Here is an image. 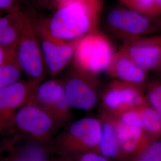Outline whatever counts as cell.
Segmentation results:
<instances>
[{
  "label": "cell",
  "instance_id": "30",
  "mask_svg": "<svg viewBox=\"0 0 161 161\" xmlns=\"http://www.w3.org/2000/svg\"><path fill=\"white\" fill-rule=\"evenodd\" d=\"M158 70H159V72H160V73H161V66H160V67H159V69H158Z\"/></svg>",
  "mask_w": 161,
  "mask_h": 161
},
{
  "label": "cell",
  "instance_id": "17",
  "mask_svg": "<svg viewBox=\"0 0 161 161\" xmlns=\"http://www.w3.org/2000/svg\"><path fill=\"white\" fill-rule=\"evenodd\" d=\"M18 11L12 12L8 23L0 31V46L11 51H16L20 37Z\"/></svg>",
  "mask_w": 161,
  "mask_h": 161
},
{
  "label": "cell",
  "instance_id": "29",
  "mask_svg": "<svg viewBox=\"0 0 161 161\" xmlns=\"http://www.w3.org/2000/svg\"><path fill=\"white\" fill-rule=\"evenodd\" d=\"M53 161H71L68 159H59V160H53Z\"/></svg>",
  "mask_w": 161,
  "mask_h": 161
},
{
  "label": "cell",
  "instance_id": "9",
  "mask_svg": "<svg viewBox=\"0 0 161 161\" xmlns=\"http://www.w3.org/2000/svg\"><path fill=\"white\" fill-rule=\"evenodd\" d=\"M150 17L128 8H116L107 16L110 29L128 40L143 37L161 28V23Z\"/></svg>",
  "mask_w": 161,
  "mask_h": 161
},
{
  "label": "cell",
  "instance_id": "28",
  "mask_svg": "<svg viewBox=\"0 0 161 161\" xmlns=\"http://www.w3.org/2000/svg\"><path fill=\"white\" fill-rule=\"evenodd\" d=\"M155 1L158 7L160 8V10H161V0H155Z\"/></svg>",
  "mask_w": 161,
  "mask_h": 161
},
{
  "label": "cell",
  "instance_id": "23",
  "mask_svg": "<svg viewBox=\"0 0 161 161\" xmlns=\"http://www.w3.org/2000/svg\"><path fill=\"white\" fill-rule=\"evenodd\" d=\"M139 108L140 107L126 110L112 116L125 124L143 128V123Z\"/></svg>",
  "mask_w": 161,
  "mask_h": 161
},
{
  "label": "cell",
  "instance_id": "7",
  "mask_svg": "<svg viewBox=\"0 0 161 161\" xmlns=\"http://www.w3.org/2000/svg\"><path fill=\"white\" fill-rule=\"evenodd\" d=\"M100 99L101 112L111 116L147 103L144 88L115 80L105 87Z\"/></svg>",
  "mask_w": 161,
  "mask_h": 161
},
{
  "label": "cell",
  "instance_id": "18",
  "mask_svg": "<svg viewBox=\"0 0 161 161\" xmlns=\"http://www.w3.org/2000/svg\"><path fill=\"white\" fill-rule=\"evenodd\" d=\"M143 128L153 138L161 137V116L147 103L139 108Z\"/></svg>",
  "mask_w": 161,
  "mask_h": 161
},
{
  "label": "cell",
  "instance_id": "31",
  "mask_svg": "<svg viewBox=\"0 0 161 161\" xmlns=\"http://www.w3.org/2000/svg\"><path fill=\"white\" fill-rule=\"evenodd\" d=\"M40 1H41V0H40Z\"/></svg>",
  "mask_w": 161,
  "mask_h": 161
},
{
  "label": "cell",
  "instance_id": "15",
  "mask_svg": "<svg viewBox=\"0 0 161 161\" xmlns=\"http://www.w3.org/2000/svg\"><path fill=\"white\" fill-rule=\"evenodd\" d=\"M106 72L110 78L145 88L147 75L126 53L120 49L116 52Z\"/></svg>",
  "mask_w": 161,
  "mask_h": 161
},
{
  "label": "cell",
  "instance_id": "10",
  "mask_svg": "<svg viewBox=\"0 0 161 161\" xmlns=\"http://www.w3.org/2000/svg\"><path fill=\"white\" fill-rule=\"evenodd\" d=\"M61 81L72 109L90 111L97 106L100 99L97 78L74 69Z\"/></svg>",
  "mask_w": 161,
  "mask_h": 161
},
{
  "label": "cell",
  "instance_id": "27",
  "mask_svg": "<svg viewBox=\"0 0 161 161\" xmlns=\"http://www.w3.org/2000/svg\"><path fill=\"white\" fill-rule=\"evenodd\" d=\"M64 0H41V2H42L43 4H48L49 2H52L53 4H55L58 7L62 2H64Z\"/></svg>",
  "mask_w": 161,
  "mask_h": 161
},
{
  "label": "cell",
  "instance_id": "4",
  "mask_svg": "<svg viewBox=\"0 0 161 161\" xmlns=\"http://www.w3.org/2000/svg\"><path fill=\"white\" fill-rule=\"evenodd\" d=\"M115 54L109 38L97 31L75 41L74 69L97 78L106 72Z\"/></svg>",
  "mask_w": 161,
  "mask_h": 161
},
{
  "label": "cell",
  "instance_id": "26",
  "mask_svg": "<svg viewBox=\"0 0 161 161\" xmlns=\"http://www.w3.org/2000/svg\"><path fill=\"white\" fill-rule=\"evenodd\" d=\"M16 58V52L11 51L0 46V67Z\"/></svg>",
  "mask_w": 161,
  "mask_h": 161
},
{
  "label": "cell",
  "instance_id": "8",
  "mask_svg": "<svg viewBox=\"0 0 161 161\" xmlns=\"http://www.w3.org/2000/svg\"><path fill=\"white\" fill-rule=\"evenodd\" d=\"M31 102L48 112L62 127L68 125L72 118L69 104L61 80L52 79L38 84Z\"/></svg>",
  "mask_w": 161,
  "mask_h": 161
},
{
  "label": "cell",
  "instance_id": "24",
  "mask_svg": "<svg viewBox=\"0 0 161 161\" xmlns=\"http://www.w3.org/2000/svg\"><path fill=\"white\" fill-rule=\"evenodd\" d=\"M23 0H0V12H16L19 10V7Z\"/></svg>",
  "mask_w": 161,
  "mask_h": 161
},
{
  "label": "cell",
  "instance_id": "13",
  "mask_svg": "<svg viewBox=\"0 0 161 161\" xmlns=\"http://www.w3.org/2000/svg\"><path fill=\"white\" fill-rule=\"evenodd\" d=\"M121 49L146 72L161 66V35L128 40Z\"/></svg>",
  "mask_w": 161,
  "mask_h": 161
},
{
  "label": "cell",
  "instance_id": "14",
  "mask_svg": "<svg viewBox=\"0 0 161 161\" xmlns=\"http://www.w3.org/2000/svg\"><path fill=\"white\" fill-rule=\"evenodd\" d=\"M114 119L123 161H132L154 138L142 128Z\"/></svg>",
  "mask_w": 161,
  "mask_h": 161
},
{
  "label": "cell",
  "instance_id": "12",
  "mask_svg": "<svg viewBox=\"0 0 161 161\" xmlns=\"http://www.w3.org/2000/svg\"><path fill=\"white\" fill-rule=\"evenodd\" d=\"M35 25L47 72L52 76H55L73 60L75 41L66 42L53 38L47 31L43 22L35 23Z\"/></svg>",
  "mask_w": 161,
  "mask_h": 161
},
{
  "label": "cell",
  "instance_id": "11",
  "mask_svg": "<svg viewBox=\"0 0 161 161\" xmlns=\"http://www.w3.org/2000/svg\"><path fill=\"white\" fill-rule=\"evenodd\" d=\"M31 80H19L0 90V137L9 132L18 110L32 100L38 86Z\"/></svg>",
  "mask_w": 161,
  "mask_h": 161
},
{
  "label": "cell",
  "instance_id": "21",
  "mask_svg": "<svg viewBox=\"0 0 161 161\" xmlns=\"http://www.w3.org/2000/svg\"><path fill=\"white\" fill-rule=\"evenodd\" d=\"M144 94L147 103L161 116V81L153 80L146 84Z\"/></svg>",
  "mask_w": 161,
  "mask_h": 161
},
{
  "label": "cell",
  "instance_id": "19",
  "mask_svg": "<svg viewBox=\"0 0 161 161\" xmlns=\"http://www.w3.org/2000/svg\"><path fill=\"white\" fill-rule=\"evenodd\" d=\"M22 70L14 58L0 67V90L11 86L19 82Z\"/></svg>",
  "mask_w": 161,
  "mask_h": 161
},
{
  "label": "cell",
  "instance_id": "20",
  "mask_svg": "<svg viewBox=\"0 0 161 161\" xmlns=\"http://www.w3.org/2000/svg\"><path fill=\"white\" fill-rule=\"evenodd\" d=\"M127 8L150 17H158L161 10L155 0H121Z\"/></svg>",
  "mask_w": 161,
  "mask_h": 161
},
{
  "label": "cell",
  "instance_id": "3",
  "mask_svg": "<svg viewBox=\"0 0 161 161\" xmlns=\"http://www.w3.org/2000/svg\"><path fill=\"white\" fill-rule=\"evenodd\" d=\"M20 37L16 48V58L28 80L40 84L44 81L47 70L35 22L29 15L18 11Z\"/></svg>",
  "mask_w": 161,
  "mask_h": 161
},
{
  "label": "cell",
  "instance_id": "16",
  "mask_svg": "<svg viewBox=\"0 0 161 161\" xmlns=\"http://www.w3.org/2000/svg\"><path fill=\"white\" fill-rule=\"evenodd\" d=\"M102 133L98 153L114 161H123L114 118L101 112Z\"/></svg>",
  "mask_w": 161,
  "mask_h": 161
},
{
  "label": "cell",
  "instance_id": "5",
  "mask_svg": "<svg viewBox=\"0 0 161 161\" xmlns=\"http://www.w3.org/2000/svg\"><path fill=\"white\" fill-rule=\"evenodd\" d=\"M60 127L45 110L30 101L18 110L9 132H21L42 143L51 144Z\"/></svg>",
  "mask_w": 161,
  "mask_h": 161
},
{
  "label": "cell",
  "instance_id": "6",
  "mask_svg": "<svg viewBox=\"0 0 161 161\" xmlns=\"http://www.w3.org/2000/svg\"><path fill=\"white\" fill-rule=\"evenodd\" d=\"M51 144L21 132L12 131L0 137V161H53Z\"/></svg>",
  "mask_w": 161,
  "mask_h": 161
},
{
  "label": "cell",
  "instance_id": "1",
  "mask_svg": "<svg viewBox=\"0 0 161 161\" xmlns=\"http://www.w3.org/2000/svg\"><path fill=\"white\" fill-rule=\"evenodd\" d=\"M103 0H64L43 22L53 38L74 42L96 31Z\"/></svg>",
  "mask_w": 161,
  "mask_h": 161
},
{
  "label": "cell",
  "instance_id": "22",
  "mask_svg": "<svg viewBox=\"0 0 161 161\" xmlns=\"http://www.w3.org/2000/svg\"><path fill=\"white\" fill-rule=\"evenodd\" d=\"M132 161H161V137L152 140Z\"/></svg>",
  "mask_w": 161,
  "mask_h": 161
},
{
  "label": "cell",
  "instance_id": "25",
  "mask_svg": "<svg viewBox=\"0 0 161 161\" xmlns=\"http://www.w3.org/2000/svg\"><path fill=\"white\" fill-rule=\"evenodd\" d=\"M76 161H114L98 152H89L82 154L76 158Z\"/></svg>",
  "mask_w": 161,
  "mask_h": 161
},
{
  "label": "cell",
  "instance_id": "2",
  "mask_svg": "<svg viewBox=\"0 0 161 161\" xmlns=\"http://www.w3.org/2000/svg\"><path fill=\"white\" fill-rule=\"evenodd\" d=\"M102 126L100 118L85 117L74 121L53 140V150L76 158L86 153L97 152Z\"/></svg>",
  "mask_w": 161,
  "mask_h": 161
}]
</instances>
